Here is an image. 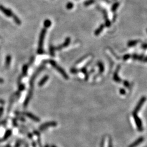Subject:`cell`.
<instances>
[{
	"instance_id": "cell-40",
	"label": "cell",
	"mask_w": 147,
	"mask_h": 147,
	"mask_svg": "<svg viewBox=\"0 0 147 147\" xmlns=\"http://www.w3.org/2000/svg\"><path fill=\"white\" fill-rule=\"evenodd\" d=\"M4 82V80H3L2 78H0V83H3Z\"/></svg>"
},
{
	"instance_id": "cell-41",
	"label": "cell",
	"mask_w": 147,
	"mask_h": 147,
	"mask_svg": "<svg viewBox=\"0 0 147 147\" xmlns=\"http://www.w3.org/2000/svg\"><path fill=\"white\" fill-rule=\"evenodd\" d=\"M109 147H112V141L110 140V145H109Z\"/></svg>"
},
{
	"instance_id": "cell-28",
	"label": "cell",
	"mask_w": 147,
	"mask_h": 147,
	"mask_svg": "<svg viewBox=\"0 0 147 147\" xmlns=\"http://www.w3.org/2000/svg\"><path fill=\"white\" fill-rule=\"evenodd\" d=\"M74 7V4L73 2H68L67 5H66V8H67V9H71L73 8Z\"/></svg>"
},
{
	"instance_id": "cell-25",
	"label": "cell",
	"mask_w": 147,
	"mask_h": 147,
	"mask_svg": "<svg viewBox=\"0 0 147 147\" xmlns=\"http://www.w3.org/2000/svg\"><path fill=\"white\" fill-rule=\"evenodd\" d=\"M119 3L118 2H116L115 3H114V4L112 5V8H111V10H112L113 12H116V10L117 9L118 7H119Z\"/></svg>"
},
{
	"instance_id": "cell-19",
	"label": "cell",
	"mask_w": 147,
	"mask_h": 147,
	"mask_svg": "<svg viewBox=\"0 0 147 147\" xmlns=\"http://www.w3.org/2000/svg\"><path fill=\"white\" fill-rule=\"evenodd\" d=\"M132 57L134 60H138L140 61H143V58H144V57L143 56H139L136 54H134L132 55Z\"/></svg>"
},
{
	"instance_id": "cell-10",
	"label": "cell",
	"mask_w": 147,
	"mask_h": 147,
	"mask_svg": "<svg viewBox=\"0 0 147 147\" xmlns=\"http://www.w3.org/2000/svg\"><path fill=\"white\" fill-rule=\"evenodd\" d=\"M143 141H144V137H139V138H138L137 140H136L134 143H132V144H131L128 147H137V146H138V145L140 144V143L142 142Z\"/></svg>"
},
{
	"instance_id": "cell-6",
	"label": "cell",
	"mask_w": 147,
	"mask_h": 147,
	"mask_svg": "<svg viewBox=\"0 0 147 147\" xmlns=\"http://www.w3.org/2000/svg\"><path fill=\"white\" fill-rule=\"evenodd\" d=\"M146 98L145 97V96H143V97H142L141 98V99L139 100V101L138 102V103L137 104V106H136L135 110H134L133 113H137L138 112V111L140 110L141 108L142 107V106L143 104L144 103V102L146 101Z\"/></svg>"
},
{
	"instance_id": "cell-44",
	"label": "cell",
	"mask_w": 147,
	"mask_h": 147,
	"mask_svg": "<svg viewBox=\"0 0 147 147\" xmlns=\"http://www.w3.org/2000/svg\"></svg>"
},
{
	"instance_id": "cell-36",
	"label": "cell",
	"mask_w": 147,
	"mask_h": 147,
	"mask_svg": "<svg viewBox=\"0 0 147 147\" xmlns=\"http://www.w3.org/2000/svg\"><path fill=\"white\" fill-rule=\"evenodd\" d=\"M33 134H35V135H36V136H39V135H40V133H39V132L38 131L35 130L33 131Z\"/></svg>"
},
{
	"instance_id": "cell-30",
	"label": "cell",
	"mask_w": 147,
	"mask_h": 147,
	"mask_svg": "<svg viewBox=\"0 0 147 147\" xmlns=\"http://www.w3.org/2000/svg\"><path fill=\"white\" fill-rule=\"evenodd\" d=\"M130 57H131V55H130L126 54V55H125L124 56L123 59V60L124 61H126L128 60L130 58Z\"/></svg>"
},
{
	"instance_id": "cell-31",
	"label": "cell",
	"mask_w": 147,
	"mask_h": 147,
	"mask_svg": "<svg viewBox=\"0 0 147 147\" xmlns=\"http://www.w3.org/2000/svg\"><path fill=\"white\" fill-rule=\"evenodd\" d=\"M123 84L125 87L127 88H129V86H130V83L128 81H123Z\"/></svg>"
},
{
	"instance_id": "cell-35",
	"label": "cell",
	"mask_w": 147,
	"mask_h": 147,
	"mask_svg": "<svg viewBox=\"0 0 147 147\" xmlns=\"http://www.w3.org/2000/svg\"><path fill=\"white\" fill-rule=\"evenodd\" d=\"M3 110H4V108H3V107H0V117H1L2 114L3 112Z\"/></svg>"
},
{
	"instance_id": "cell-26",
	"label": "cell",
	"mask_w": 147,
	"mask_h": 147,
	"mask_svg": "<svg viewBox=\"0 0 147 147\" xmlns=\"http://www.w3.org/2000/svg\"><path fill=\"white\" fill-rule=\"evenodd\" d=\"M95 0H87L86 1L85 3H84V6H89L90 5L93 4V3H95Z\"/></svg>"
},
{
	"instance_id": "cell-20",
	"label": "cell",
	"mask_w": 147,
	"mask_h": 147,
	"mask_svg": "<svg viewBox=\"0 0 147 147\" xmlns=\"http://www.w3.org/2000/svg\"><path fill=\"white\" fill-rule=\"evenodd\" d=\"M51 25V21L49 19H46L44 22V28L47 29L49 27H50Z\"/></svg>"
},
{
	"instance_id": "cell-14",
	"label": "cell",
	"mask_w": 147,
	"mask_h": 147,
	"mask_svg": "<svg viewBox=\"0 0 147 147\" xmlns=\"http://www.w3.org/2000/svg\"><path fill=\"white\" fill-rule=\"evenodd\" d=\"M49 75H45V76H44V77H43V78L40 80V81H39L38 83V86H39V87H42V86L44 85V84L47 82V81L48 80V79H49Z\"/></svg>"
},
{
	"instance_id": "cell-23",
	"label": "cell",
	"mask_w": 147,
	"mask_h": 147,
	"mask_svg": "<svg viewBox=\"0 0 147 147\" xmlns=\"http://www.w3.org/2000/svg\"><path fill=\"white\" fill-rule=\"evenodd\" d=\"M139 42V40H130L129 41L128 43V46L129 47H131V46H134L136 45V44H138Z\"/></svg>"
},
{
	"instance_id": "cell-5",
	"label": "cell",
	"mask_w": 147,
	"mask_h": 147,
	"mask_svg": "<svg viewBox=\"0 0 147 147\" xmlns=\"http://www.w3.org/2000/svg\"><path fill=\"white\" fill-rule=\"evenodd\" d=\"M0 10L8 17H13L14 15V14L13 13L11 10L5 8V7L2 6V5H0Z\"/></svg>"
},
{
	"instance_id": "cell-11",
	"label": "cell",
	"mask_w": 147,
	"mask_h": 147,
	"mask_svg": "<svg viewBox=\"0 0 147 147\" xmlns=\"http://www.w3.org/2000/svg\"><path fill=\"white\" fill-rule=\"evenodd\" d=\"M103 14H104V19L105 20V25L106 27H109L111 26V23L110 22V21L109 20V19L108 18V17H107V12L104 9H103Z\"/></svg>"
},
{
	"instance_id": "cell-32",
	"label": "cell",
	"mask_w": 147,
	"mask_h": 147,
	"mask_svg": "<svg viewBox=\"0 0 147 147\" xmlns=\"http://www.w3.org/2000/svg\"><path fill=\"white\" fill-rule=\"evenodd\" d=\"M119 92H120V93H121V95H124V94H125V93H126V92H125V90L124 89H123V88L120 89Z\"/></svg>"
},
{
	"instance_id": "cell-27",
	"label": "cell",
	"mask_w": 147,
	"mask_h": 147,
	"mask_svg": "<svg viewBox=\"0 0 147 147\" xmlns=\"http://www.w3.org/2000/svg\"><path fill=\"white\" fill-rule=\"evenodd\" d=\"M18 91L19 92H21V91H24L25 89V85L24 84H22L21 83H20L18 84Z\"/></svg>"
},
{
	"instance_id": "cell-39",
	"label": "cell",
	"mask_w": 147,
	"mask_h": 147,
	"mask_svg": "<svg viewBox=\"0 0 147 147\" xmlns=\"http://www.w3.org/2000/svg\"><path fill=\"white\" fill-rule=\"evenodd\" d=\"M143 62H147V57H144V58H143Z\"/></svg>"
},
{
	"instance_id": "cell-24",
	"label": "cell",
	"mask_w": 147,
	"mask_h": 147,
	"mask_svg": "<svg viewBox=\"0 0 147 147\" xmlns=\"http://www.w3.org/2000/svg\"><path fill=\"white\" fill-rule=\"evenodd\" d=\"M13 19H14V21H15L16 24H17V25H19L21 24V21L20 20V19L19 17L15 15V14H14V15L13 16Z\"/></svg>"
},
{
	"instance_id": "cell-15",
	"label": "cell",
	"mask_w": 147,
	"mask_h": 147,
	"mask_svg": "<svg viewBox=\"0 0 147 147\" xmlns=\"http://www.w3.org/2000/svg\"><path fill=\"white\" fill-rule=\"evenodd\" d=\"M12 130H10V129H8V130H7L6 131V132H5L4 135V136H3L2 140L4 141V140H6V139H8V138L12 135Z\"/></svg>"
},
{
	"instance_id": "cell-37",
	"label": "cell",
	"mask_w": 147,
	"mask_h": 147,
	"mask_svg": "<svg viewBox=\"0 0 147 147\" xmlns=\"http://www.w3.org/2000/svg\"><path fill=\"white\" fill-rule=\"evenodd\" d=\"M4 104H5V101H4V100H3V99H0V104L4 105Z\"/></svg>"
},
{
	"instance_id": "cell-16",
	"label": "cell",
	"mask_w": 147,
	"mask_h": 147,
	"mask_svg": "<svg viewBox=\"0 0 147 147\" xmlns=\"http://www.w3.org/2000/svg\"><path fill=\"white\" fill-rule=\"evenodd\" d=\"M105 27V25L104 24H101V25H100L98 29L96 30V31H95V35H99L100 34V33L103 31V30L104 29V28Z\"/></svg>"
},
{
	"instance_id": "cell-43",
	"label": "cell",
	"mask_w": 147,
	"mask_h": 147,
	"mask_svg": "<svg viewBox=\"0 0 147 147\" xmlns=\"http://www.w3.org/2000/svg\"><path fill=\"white\" fill-rule=\"evenodd\" d=\"M44 147H50L49 146V144H46V145H45V146Z\"/></svg>"
},
{
	"instance_id": "cell-42",
	"label": "cell",
	"mask_w": 147,
	"mask_h": 147,
	"mask_svg": "<svg viewBox=\"0 0 147 147\" xmlns=\"http://www.w3.org/2000/svg\"><path fill=\"white\" fill-rule=\"evenodd\" d=\"M50 147H57L55 145H51V146H50Z\"/></svg>"
},
{
	"instance_id": "cell-38",
	"label": "cell",
	"mask_w": 147,
	"mask_h": 147,
	"mask_svg": "<svg viewBox=\"0 0 147 147\" xmlns=\"http://www.w3.org/2000/svg\"><path fill=\"white\" fill-rule=\"evenodd\" d=\"M20 143L17 142L16 143V144L15 145V147H20Z\"/></svg>"
},
{
	"instance_id": "cell-17",
	"label": "cell",
	"mask_w": 147,
	"mask_h": 147,
	"mask_svg": "<svg viewBox=\"0 0 147 147\" xmlns=\"http://www.w3.org/2000/svg\"><path fill=\"white\" fill-rule=\"evenodd\" d=\"M12 60V57L10 55H7L6 58V62H5V64H6V67L8 68L9 67L10 63H11Z\"/></svg>"
},
{
	"instance_id": "cell-33",
	"label": "cell",
	"mask_w": 147,
	"mask_h": 147,
	"mask_svg": "<svg viewBox=\"0 0 147 147\" xmlns=\"http://www.w3.org/2000/svg\"><path fill=\"white\" fill-rule=\"evenodd\" d=\"M141 48H143L144 49H147V44L146 43H144V44H142L141 45Z\"/></svg>"
},
{
	"instance_id": "cell-12",
	"label": "cell",
	"mask_w": 147,
	"mask_h": 147,
	"mask_svg": "<svg viewBox=\"0 0 147 147\" xmlns=\"http://www.w3.org/2000/svg\"><path fill=\"white\" fill-rule=\"evenodd\" d=\"M90 63H91V62H88L87 64V65H86V66H85V67H84L82 68L80 70V71H81L82 73H83L84 74H85V80L86 81H87L88 79V78H89V74L87 73V66L89 65V64H90Z\"/></svg>"
},
{
	"instance_id": "cell-1",
	"label": "cell",
	"mask_w": 147,
	"mask_h": 147,
	"mask_svg": "<svg viewBox=\"0 0 147 147\" xmlns=\"http://www.w3.org/2000/svg\"><path fill=\"white\" fill-rule=\"evenodd\" d=\"M46 33V28H43L41 31L40 35H39V44H38V49L37 50V53L39 55L43 54L44 53V49H43V44H44V40Z\"/></svg>"
},
{
	"instance_id": "cell-4",
	"label": "cell",
	"mask_w": 147,
	"mask_h": 147,
	"mask_svg": "<svg viewBox=\"0 0 147 147\" xmlns=\"http://www.w3.org/2000/svg\"><path fill=\"white\" fill-rule=\"evenodd\" d=\"M132 115H133L134 119H135L136 126H137L138 129L139 131H142L143 130V128H142V123L141 120L140 119V118L138 117L137 113H132Z\"/></svg>"
},
{
	"instance_id": "cell-18",
	"label": "cell",
	"mask_w": 147,
	"mask_h": 147,
	"mask_svg": "<svg viewBox=\"0 0 147 147\" xmlns=\"http://www.w3.org/2000/svg\"><path fill=\"white\" fill-rule=\"evenodd\" d=\"M97 65L99 67V68L100 74H101L103 73L104 72V66L103 63L100 61L98 62L97 63Z\"/></svg>"
},
{
	"instance_id": "cell-34",
	"label": "cell",
	"mask_w": 147,
	"mask_h": 147,
	"mask_svg": "<svg viewBox=\"0 0 147 147\" xmlns=\"http://www.w3.org/2000/svg\"><path fill=\"white\" fill-rule=\"evenodd\" d=\"M13 124L14 126L17 127V121L16 119H13Z\"/></svg>"
},
{
	"instance_id": "cell-9",
	"label": "cell",
	"mask_w": 147,
	"mask_h": 147,
	"mask_svg": "<svg viewBox=\"0 0 147 147\" xmlns=\"http://www.w3.org/2000/svg\"><path fill=\"white\" fill-rule=\"evenodd\" d=\"M120 69H121V65H118L117 68L115 72H114L113 75V80L115 81L116 82H118V83H121V80L120 78H119L118 75V73Z\"/></svg>"
},
{
	"instance_id": "cell-3",
	"label": "cell",
	"mask_w": 147,
	"mask_h": 147,
	"mask_svg": "<svg viewBox=\"0 0 147 147\" xmlns=\"http://www.w3.org/2000/svg\"><path fill=\"white\" fill-rule=\"evenodd\" d=\"M57 125V123L56 121H48V122H46L42 124L41 126L39 127V129L40 130H44L46 129H47L49 127H56Z\"/></svg>"
},
{
	"instance_id": "cell-21",
	"label": "cell",
	"mask_w": 147,
	"mask_h": 147,
	"mask_svg": "<svg viewBox=\"0 0 147 147\" xmlns=\"http://www.w3.org/2000/svg\"><path fill=\"white\" fill-rule=\"evenodd\" d=\"M28 68V65L27 64H25L22 67V75L24 76H27V70Z\"/></svg>"
},
{
	"instance_id": "cell-2",
	"label": "cell",
	"mask_w": 147,
	"mask_h": 147,
	"mask_svg": "<svg viewBox=\"0 0 147 147\" xmlns=\"http://www.w3.org/2000/svg\"><path fill=\"white\" fill-rule=\"evenodd\" d=\"M49 63L52 66V67L57 70L58 72H60V73L61 74L63 78H65V80H68L69 79V76L67 74V73H65V71H64V70L62 68H61L60 66H59L58 64H57V63L55 61H53L52 60H51L49 61Z\"/></svg>"
},
{
	"instance_id": "cell-13",
	"label": "cell",
	"mask_w": 147,
	"mask_h": 147,
	"mask_svg": "<svg viewBox=\"0 0 147 147\" xmlns=\"http://www.w3.org/2000/svg\"><path fill=\"white\" fill-rule=\"evenodd\" d=\"M32 95V91L31 90V91H30V92H29V93H28L27 96L26 98V99H25V101H24V106L25 107H26L28 106V103H29V102L30 101V99H31Z\"/></svg>"
},
{
	"instance_id": "cell-22",
	"label": "cell",
	"mask_w": 147,
	"mask_h": 147,
	"mask_svg": "<svg viewBox=\"0 0 147 147\" xmlns=\"http://www.w3.org/2000/svg\"><path fill=\"white\" fill-rule=\"evenodd\" d=\"M49 51H50V55H51L52 57H54L55 56V48L54 47V46L51 45L49 48Z\"/></svg>"
},
{
	"instance_id": "cell-7",
	"label": "cell",
	"mask_w": 147,
	"mask_h": 147,
	"mask_svg": "<svg viewBox=\"0 0 147 147\" xmlns=\"http://www.w3.org/2000/svg\"><path fill=\"white\" fill-rule=\"evenodd\" d=\"M70 41H71L70 38L67 37V38L65 39V42H64L62 44L58 46H57V47H56L55 48V50H62V49H63V48H65L66 47H67V46L70 44Z\"/></svg>"
},
{
	"instance_id": "cell-8",
	"label": "cell",
	"mask_w": 147,
	"mask_h": 147,
	"mask_svg": "<svg viewBox=\"0 0 147 147\" xmlns=\"http://www.w3.org/2000/svg\"><path fill=\"white\" fill-rule=\"evenodd\" d=\"M23 114L26 116V117H27L28 118H29L30 119L33 120V121H35V122H39L40 121V119H39V118H38L37 116H35V114H33V113H32L31 112H24Z\"/></svg>"
},
{
	"instance_id": "cell-29",
	"label": "cell",
	"mask_w": 147,
	"mask_h": 147,
	"mask_svg": "<svg viewBox=\"0 0 147 147\" xmlns=\"http://www.w3.org/2000/svg\"><path fill=\"white\" fill-rule=\"evenodd\" d=\"M79 71H80V70H78V69H76V68H71V69H70V72L72 74H74L78 73Z\"/></svg>"
}]
</instances>
